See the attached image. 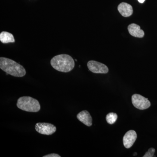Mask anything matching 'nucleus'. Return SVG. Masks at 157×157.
I'll use <instances>...</instances> for the list:
<instances>
[{"label":"nucleus","mask_w":157,"mask_h":157,"mask_svg":"<svg viewBox=\"0 0 157 157\" xmlns=\"http://www.w3.org/2000/svg\"><path fill=\"white\" fill-rule=\"evenodd\" d=\"M50 63L55 70L63 73L70 72L75 67V62L73 58L65 54L53 57L51 60Z\"/></svg>","instance_id":"f257e3e1"},{"label":"nucleus","mask_w":157,"mask_h":157,"mask_svg":"<svg viewBox=\"0 0 157 157\" xmlns=\"http://www.w3.org/2000/svg\"><path fill=\"white\" fill-rule=\"evenodd\" d=\"M0 68L7 74L16 77H22L26 74L23 66L16 62L7 58H0Z\"/></svg>","instance_id":"f03ea898"},{"label":"nucleus","mask_w":157,"mask_h":157,"mask_svg":"<svg viewBox=\"0 0 157 157\" xmlns=\"http://www.w3.org/2000/svg\"><path fill=\"white\" fill-rule=\"evenodd\" d=\"M17 107L23 111L29 112H38L41 109L38 100L27 96L21 97L17 100Z\"/></svg>","instance_id":"7ed1b4c3"},{"label":"nucleus","mask_w":157,"mask_h":157,"mask_svg":"<svg viewBox=\"0 0 157 157\" xmlns=\"http://www.w3.org/2000/svg\"><path fill=\"white\" fill-rule=\"evenodd\" d=\"M132 104L137 109L143 110L150 107L151 103L147 98L138 94H135L132 96Z\"/></svg>","instance_id":"20e7f679"},{"label":"nucleus","mask_w":157,"mask_h":157,"mask_svg":"<svg viewBox=\"0 0 157 157\" xmlns=\"http://www.w3.org/2000/svg\"><path fill=\"white\" fill-rule=\"evenodd\" d=\"M35 129L39 134L46 135H52L56 131L55 126L47 123H38L35 126Z\"/></svg>","instance_id":"39448f33"},{"label":"nucleus","mask_w":157,"mask_h":157,"mask_svg":"<svg viewBox=\"0 0 157 157\" xmlns=\"http://www.w3.org/2000/svg\"><path fill=\"white\" fill-rule=\"evenodd\" d=\"M87 67L91 72L95 73H107L109 71L106 65L96 61L91 60L88 62Z\"/></svg>","instance_id":"423d86ee"},{"label":"nucleus","mask_w":157,"mask_h":157,"mask_svg":"<svg viewBox=\"0 0 157 157\" xmlns=\"http://www.w3.org/2000/svg\"><path fill=\"white\" fill-rule=\"evenodd\" d=\"M137 135L134 130H130L125 134L123 137V144L126 148H130L133 146L137 139Z\"/></svg>","instance_id":"0eeeda50"},{"label":"nucleus","mask_w":157,"mask_h":157,"mask_svg":"<svg viewBox=\"0 0 157 157\" xmlns=\"http://www.w3.org/2000/svg\"><path fill=\"white\" fill-rule=\"evenodd\" d=\"M77 118L78 121L87 126L90 127L92 125V118L87 110H83L79 112L77 115Z\"/></svg>","instance_id":"6e6552de"},{"label":"nucleus","mask_w":157,"mask_h":157,"mask_svg":"<svg viewBox=\"0 0 157 157\" xmlns=\"http://www.w3.org/2000/svg\"><path fill=\"white\" fill-rule=\"evenodd\" d=\"M118 10L121 15L124 17H129L133 14V8L131 5L127 3H121L118 6Z\"/></svg>","instance_id":"1a4fd4ad"},{"label":"nucleus","mask_w":157,"mask_h":157,"mask_svg":"<svg viewBox=\"0 0 157 157\" xmlns=\"http://www.w3.org/2000/svg\"><path fill=\"white\" fill-rule=\"evenodd\" d=\"M129 33L133 36L137 38H143L144 35L143 30L140 28V26L135 24H132L128 26Z\"/></svg>","instance_id":"9d476101"},{"label":"nucleus","mask_w":157,"mask_h":157,"mask_svg":"<svg viewBox=\"0 0 157 157\" xmlns=\"http://www.w3.org/2000/svg\"><path fill=\"white\" fill-rule=\"evenodd\" d=\"M0 41L4 44H7L15 42V39L12 34L4 31L0 33Z\"/></svg>","instance_id":"9b49d317"},{"label":"nucleus","mask_w":157,"mask_h":157,"mask_svg":"<svg viewBox=\"0 0 157 157\" xmlns=\"http://www.w3.org/2000/svg\"><path fill=\"white\" fill-rule=\"evenodd\" d=\"M117 115L114 113H109L106 116V121L108 124H113L117 119Z\"/></svg>","instance_id":"f8f14e48"},{"label":"nucleus","mask_w":157,"mask_h":157,"mask_svg":"<svg viewBox=\"0 0 157 157\" xmlns=\"http://www.w3.org/2000/svg\"><path fill=\"white\" fill-rule=\"evenodd\" d=\"M155 151V148H150L149 149L148 151L143 156V157H155L154 154Z\"/></svg>","instance_id":"ddd939ff"},{"label":"nucleus","mask_w":157,"mask_h":157,"mask_svg":"<svg viewBox=\"0 0 157 157\" xmlns=\"http://www.w3.org/2000/svg\"><path fill=\"white\" fill-rule=\"evenodd\" d=\"M43 157H61V156L58 154H57L52 153L43 156Z\"/></svg>","instance_id":"4468645a"},{"label":"nucleus","mask_w":157,"mask_h":157,"mask_svg":"<svg viewBox=\"0 0 157 157\" xmlns=\"http://www.w3.org/2000/svg\"><path fill=\"white\" fill-rule=\"evenodd\" d=\"M137 1H138V2H140V3H143L144 2V1H145V0H137Z\"/></svg>","instance_id":"2eb2a0df"},{"label":"nucleus","mask_w":157,"mask_h":157,"mask_svg":"<svg viewBox=\"0 0 157 157\" xmlns=\"http://www.w3.org/2000/svg\"><path fill=\"white\" fill-rule=\"evenodd\" d=\"M137 155V153H135L134 154V155Z\"/></svg>","instance_id":"dca6fc26"}]
</instances>
